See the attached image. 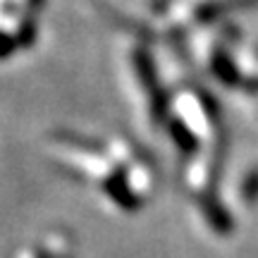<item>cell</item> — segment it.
I'll use <instances>...</instances> for the list:
<instances>
[{
	"instance_id": "obj_1",
	"label": "cell",
	"mask_w": 258,
	"mask_h": 258,
	"mask_svg": "<svg viewBox=\"0 0 258 258\" xmlns=\"http://www.w3.org/2000/svg\"><path fill=\"white\" fill-rule=\"evenodd\" d=\"M10 48H12V41H10V36H5V34H0V57L8 55Z\"/></svg>"
}]
</instances>
